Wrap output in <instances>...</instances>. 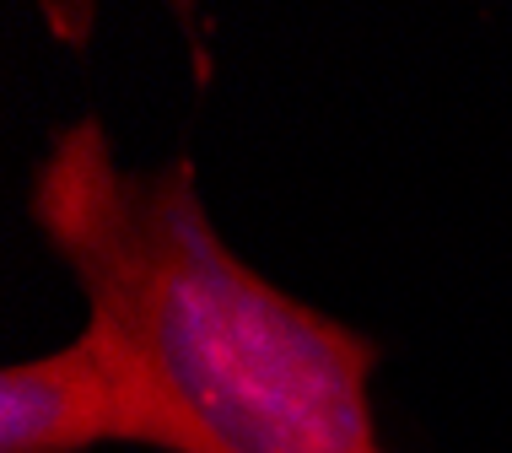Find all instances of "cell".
<instances>
[{"label":"cell","instance_id":"obj_2","mask_svg":"<svg viewBox=\"0 0 512 453\" xmlns=\"http://www.w3.org/2000/svg\"><path fill=\"white\" fill-rule=\"evenodd\" d=\"M103 443L227 453L157 356L87 313L60 351L0 367V453H87Z\"/></svg>","mask_w":512,"mask_h":453},{"label":"cell","instance_id":"obj_1","mask_svg":"<svg viewBox=\"0 0 512 453\" xmlns=\"http://www.w3.org/2000/svg\"><path fill=\"white\" fill-rule=\"evenodd\" d=\"M27 211L87 308L157 356L227 453H389L372 340L243 265L189 162L124 168L98 119H76L33 168Z\"/></svg>","mask_w":512,"mask_h":453}]
</instances>
